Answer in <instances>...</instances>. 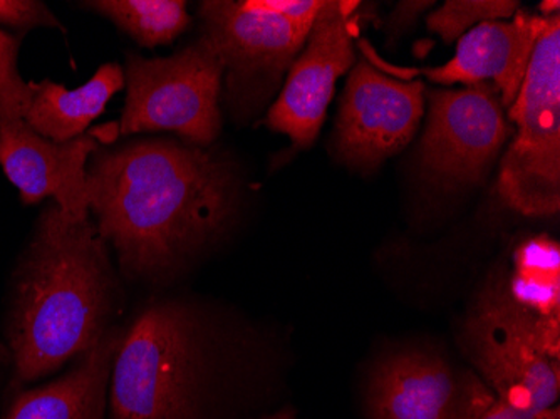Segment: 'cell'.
Wrapping results in <instances>:
<instances>
[{
	"instance_id": "6da1fadb",
	"label": "cell",
	"mask_w": 560,
	"mask_h": 419,
	"mask_svg": "<svg viewBox=\"0 0 560 419\" xmlns=\"http://www.w3.org/2000/svg\"><path fill=\"white\" fill-rule=\"evenodd\" d=\"M94 225L131 282L172 279L229 229L237 210L234 170L206 148L138 138L88 162Z\"/></svg>"
},
{
	"instance_id": "7a4b0ae2",
	"label": "cell",
	"mask_w": 560,
	"mask_h": 419,
	"mask_svg": "<svg viewBox=\"0 0 560 419\" xmlns=\"http://www.w3.org/2000/svg\"><path fill=\"white\" fill-rule=\"evenodd\" d=\"M122 305L121 273L91 217L75 219L47 205L12 286V384L43 380L86 354L118 326Z\"/></svg>"
},
{
	"instance_id": "3957f363",
	"label": "cell",
	"mask_w": 560,
	"mask_h": 419,
	"mask_svg": "<svg viewBox=\"0 0 560 419\" xmlns=\"http://www.w3.org/2000/svg\"><path fill=\"white\" fill-rule=\"evenodd\" d=\"M248 354L195 302L148 299L122 327L109 419H225L247 387Z\"/></svg>"
},
{
	"instance_id": "277c9868",
	"label": "cell",
	"mask_w": 560,
	"mask_h": 419,
	"mask_svg": "<svg viewBox=\"0 0 560 419\" xmlns=\"http://www.w3.org/2000/svg\"><path fill=\"white\" fill-rule=\"evenodd\" d=\"M222 81L219 53L203 34L168 58L128 56L119 137L172 131L209 147L222 129Z\"/></svg>"
},
{
	"instance_id": "5b68a950",
	"label": "cell",
	"mask_w": 560,
	"mask_h": 419,
	"mask_svg": "<svg viewBox=\"0 0 560 419\" xmlns=\"http://www.w3.org/2000/svg\"><path fill=\"white\" fill-rule=\"evenodd\" d=\"M509 118L517 137L500 163V198L527 217L560 210V14L550 15L532 53Z\"/></svg>"
},
{
	"instance_id": "8992f818",
	"label": "cell",
	"mask_w": 560,
	"mask_h": 419,
	"mask_svg": "<svg viewBox=\"0 0 560 419\" xmlns=\"http://www.w3.org/2000/svg\"><path fill=\"white\" fill-rule=\"evenodd\" d=\"M200 19L223 65L222 101L235 121L247 123L272 100L313 25L266 11L257 0H207Z\"/></svg>"
},
{
	"instance_id": "52a82bcc",
	"label": "cell",
	"mask_w": 560,
	"mask_h": 419,
	"mask_svg": "<svg viewBox=\"0 0 560 419\" xmlns=\"http://www.w3.org/2000/svg\"><path fill=\"white\" fill-rule=\"evenodd\" d=\"M468 356L497 398L524 409L534 419L556 406L560 361L550 359L511 316L495 282L471 309L464 330Z\"/></svg>"
},
{
	"instance_id": "ba28073f",
	"label": "cell",
	"mask_w": 560,
	"mask_h": 419,
	"mask_svg": "<svg viewBox=\"0 0 560 419\" xmlns=\"http://www.w3.org/2000/svg\"><path fill=\"white\" fill-rule=\"evenodd\" d=\"M492 86L481 83L428 93L430 115L421 141V163L433 178L470 185L480 182L495 162L512 128Z\"/></svg>"
},
{
	"instance_id": "9c48e42d",
	"label": "cell",
	"mask_w": 560,
	"mask_h": 419,
	"mask_svg": "<svg viewBox=\"0 0 560 419\" xmlns=\"http://www.w3.org/2000/svg\"><path fill=\"white\" fill-rule=\"evenodd\" d=\"M355 2H327L292 62L284 88L267 113V126L299 148L316 141L336 81L354 65L351 15Z\"/></svg>"
},
{
	"instance_id": "30bf717a",
	"label": "cell",
	"mask_w": 560,
	"mask_h": 419,
	"mask_svg": "<svg viewBox=\"0 0 560 419\" xmlns=\"http://www.w3.org/2000/svg\"><path fill=\"white\" fill-rule=\"evenodd\" d=\"M423 112V83L393 80L360 61L339 106V153L352 165L377 166L413 140Z\"/></svg>"
},
{
	"instance_id": "8fae6325",
	"label": "cell",
	"mask_w": 560,
	"mask_h": 419,
	"mask_svg": "<svg viewBox=\"0 0 560 419\" xmlns=\"http://www.w3.org/2000/svg\"><path fill=\"white\" fill-rule=\"evenodd\" d=\"M486 381L428 352L386 359L370 384L373 419H480L495 401Z\"/></svg>"
},
{
	"instance_id": "7c38bea8",
	"label": "cell",
	"mask_w": 560,
	"mask_h": 419,
	"mask_svg": "<svg viewBox=\"0 0 560 419\" xmlns=\"http://www.w3.org/2000/svg\"><path fill=\"white\" fill-rule=\"evenodd\" d=\"M96 150L93 135L58 143L22 118L0 119V166L25 205L55 198L68 216L90 217L88 162Z\"/></svg>"
},
{
	"instance_id": "4fadbf2b",
	"label": "cell",
	"mask_w": 560,
	"mask_h": 419,
	"mask_svg": "<svg viewBox=\"0 0 560 419\" xmlns=\"http://www.w3.org/2000/svg\"><path fill=\"white\" fill-rule=\"evenodd\" d=\"M549 18L518 9L512 21L478 24L458 39L455 56L446 65L424 69V75L443 86L493 81L502 108L509 109L521 91L532 53Z\"/></svg>"
},
{
	"instance_id": "5bb4252c",
	"label": "cell",
	"mask_w": 560,
	"mask_h": 419,
	"mask_svg": "<svg viewBox=\"0 0 560 419\" xmlns=\"http://www.w3.org/2000/svg\"><path fill=\"white\" fill-rule=\"evenodd\" d=\"M497 289L511 316L550 359L560 361V247L537 235L512 255L511 273L497 277Z\"/></svg>"
},
{
	"instance_id": "9a60e30c",
	"label": "cell",
	"mask_w": 560,
	"mask_h": 419,
	"mask_svg": "<svg viewBox=\"0 0 560 419\" xmlns=\"http://www.w3.org/2000/svg\"><path fill=\"white\" fill-rule=\"evenodd\" d=\"M122 326L101 337L91 351L58 380L15 398L4 419H106L113 362Z\"/></svg>"
},
{
	"instance_id": "2e32d148",
	"label": "cell",
	"mask_w": 560,
	"mask_h": 419,
	"mask_svg": "<svg viewBox=\"0 0 560 419\" xmlns=\"http://www.w3.org/2000/svg\"><path fill=\"white\" fill-rule=\"evenodd\" d=\"M33 86L24 121L40 137L65 143L83 137L88 126L103 115L109 100L125 88V69L118 62H106L88 83L72 91L52 81Z\"/></svg>"
},
{
	"instance_id": "e0dca14e",
	"label": "cell",
	"mask_w": 560,
	"mask_h": 419,
	"mask_svg": "<svg viewBox=\"0 0 560 419\" xmlns=\"http://www.w3.org/2000/svg\"><path fill=\"white\" fill-rule=\"evenodd\" d=\"M84 5L112 21L141 47L173 43L191 24L184 0H94Z\"/></svg>"
},
{
	"instance_id": "ac0fdd59",
	"label": "cell",
	"mask_w": 560,
	"mask_h": 419,
	"mask_svg": "<svg viewBox=\"0 0 560 419\" xmlns=\"http://www.w3.org/2000/svg\"><path fill=\"white\" fill-rule=\"evenodd\" d=\"M517 11L518 2L509 0H448L428 15L427 25L431 33L452 44L478 24L511 19Z\"/></svg>"
},
{
	"instance_id": "d6986e66",
	"label": "cell",
	"mask_w": 560,
	"mask_h": 419,
	"mask_svg": "<svg viewBox=\"0 0 560 419\" xmlns=\"http://www.w3.org/2000/svg\"><path fill=\"white\" fill-rule=\"evenodd\" d=\"M18 50V37L0 31V119H24L33 101V83H25L19 74Z\"/></svg>"
},
{
	"instance_id": "ffe728a7",
	"label": "cell",
	"mask_w": 560,
	"mask_h": 419,
	"mask_svg": "<svg viewBox=\"0 0 560 419\" xmlns=\"http://www.w3.org/2000/svg\"><path fill=\"white\" fill-rule=\"evenodd\" d=\"M0 24L12 27H59L58 19L43 2L34 0H0Z\"/></svg>"
},
{
	"instance_id": "44dd1931",
	"label": "cell",
	"mask_w": 560,
	"mask_h": 419,
	"mask_svg": "<svg viewBox=\"0 0 560 419\" xmlns=\"http://www.w3.org/2000/svg\"><path fill=\"white\" fill-rule=\"evenodd\" d=\"M257 4L298 24L313 25L327 0H257Z\"/></svg>"
},
{
	"instance_id": "7402d4cb",
	"label": "cell",
	"mask_w": 560,
	"mask_h": 419,
	"mask_svg": "<svg viewBox=\"0 0 560 419\" xmlns=\"http://www.w3.org/2000/svg\"><path fill=\"white\" fill-rule=\"evenodd\" d=\"M480 419H534V416L528 415L524 409L514 408L509 403L495 398L493 405L487 409L486 415Z\"/></svg>"
},
{
	"instance_id": "603a6c76",
	"label": "cell",
	"mask_w": 560,
	"mask_h": 419,
	"mask_svg": "<svg viewBox=\"0 0 560 419\" xmlns=\"http://www.w3.org/2000/svg\"><path fill=\"white\" fill-rule=\"evenodd\" d=\"M556 14H560V4L557 0H553V2H542V4H540V15H544V18Z\"/></svg>"
},
{
	"instance_id": "cb8c5ba5",
	"label": "cell",
	"mask_w": 560,
	"mask_h": 419,
	"mask_svg": "<svg viewBox=\"0 0 560 419\" xmlns=\"http://www.w3.org/2000/svg\"><path fill=\"white\" fill-rule=\"evenodd\" d=\"M257 419H295V416L291 409H284V411L273 412V415L260 416V418Z\"/></svg>"
}]
</instances>
